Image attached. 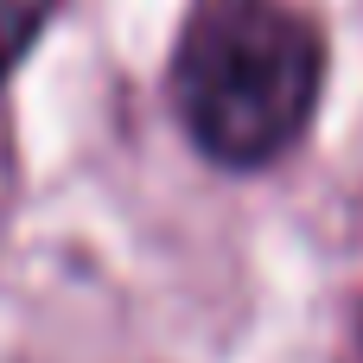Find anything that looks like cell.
Listing matches in <instances>:
<instances>
[{
    "label": "cell",
    "instance_id": "obj_1",
    "mask_svg": "<svg viewBox=\"0 0 363 363\" xmlns=\"http://www.w3.org/2000/svg\"><path fill=\"white\" fill-rule=\"evenodd\" d=\"M325 83V38L281 0H198L172 57V102L217 166L281 160Z\"/></svg>",
    "mask_w": 363,
    "mask_h": 363
},
{
    "label": "cell",
    "instance_id": "obj_2",
    "mask_svg": "<svg viewBox=\"0 0 363 363\" xmlns=\"http://www.w3.org/2000/svg\"><path fill=\"white\" fill-rule=\"evenodd\" d=\"M45 6H51V0H0V57L32 38V26L45 19Z\"/></svg>",
    "mask_w": 363,
    "mask_h": 363
}]
</instances>
